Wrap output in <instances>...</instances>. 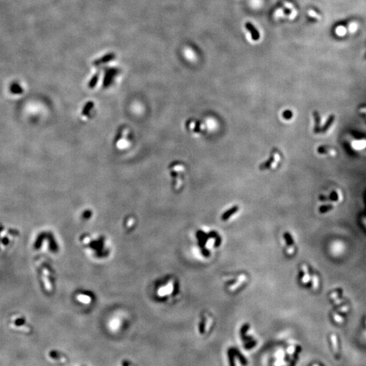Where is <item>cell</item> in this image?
<instances>
[{"label":"cell","mask_w":366,"mask_h":366,"mask_svg":"<svg viewBox=\"0 0 366 366\" xmlns=\"http://www.w3.org/2000/svg\"><path fill=\"white\" fill-rule=\"evenodd\" d=\"M119 69L116 68H107L105 71V75L103 82V86L105 87L109 86L111 84L113 77L119 73Z\"/></svg>","instance_id":"obj_1"},{"label":"cell","mask_w":366,"mask_h":366,"mask_svg":"<svg viewBox=\"0 0 366 366\" xmlns=\"http://www.w3.org/2000/svg\"><path fill=\"white\" fill-rule=\"evenodd\" d=\"M115 54L114 53H108L107 54H105V56H103L102 57H101L100 58H98V59H96V60H94L93 62V64L94 66H99L100 64L107 63V62H109L111 60H113V59H115Z\"/></svg>","instance_id":"obj_2"},{"label":"cell","mask_w":366,"mask_h":366,"mask_svg":"<svg viewBox=\"0 0 366 366\" xmlns=\"http://www.w3.org/2000/svg\"><path fill=\"white\" fill-rule=\"evenodd\" d=\"M351 147L355 151H361L366 148V139H358L351 142Z\"/></svg>","instance_id":"obj_3"},{"label":"cell","mask_w":366,"mask_h":366,"mask_svg":"<svg viewBox=\"0 0 366 366\" xmlns=\"http://www.w3.org/2000/svg\"><path fill=\"white\" fill-rule=\"evenodd\" d=\"M246 27L249 31V32H250L251 38H252L253 40H254V41H257V40L259 39L260 34H259V31H257L256 28L251 23V22H246Z\"/></svg>","instance_id":"obj_4"},{"label":"cell","mask_w":366,"mask_h":366,"mask_svg":"<svg viewBox=\"0 0 366 366\" xmlns=\"http://www.w3.org/2000/svg\"><path fill=\"white\" fill-rule=\"evenodd\" d=\"M317 153L321 155H328L329 156L334 157L336 155L337 152H336L334 149L329 148L325 146H320L317 149Z\"/></svg>","instance_id":"obj_5"},{"label":"cell","mask_w":366,"mask_h":366,"mask_svg":"<svg viewBox=\"0 0 366 366\" xmlns=\"http://www.w3.org/2000/svg\"><path fill=\"white\" fill-rule=\"evenodd\" d=\"M197 238L199 241V247L202 249L205 247L206 242H207L208 238L210 237H209L208 234H206L201 231H199L197 232Z\"/></svg>","instance_id":"obj_6"},{"label":"cell","mask_w":366,"mask_h":366,"mask_svg":"<svg viewBox=\"0 0 366 366\" xmlns=\"http://www.w3.org/2000/svg\"><path fill=\"white\" fill-rule=\"evenodd\" d=\"M238 210H239V208H238L237 206H234V207H232L231 208H230L228 210L226 211V212L223 214V215L222 216V218H221L222 220L224 221L228 220L231 216H233V214H235V213H236L238 211Z\"/></svg>","instance_id":"obj_7"},{"label":"cell","mask_w":366,"mask_h":366,"mask_svg":"<svg viewBox=\"0 0 366 366\" xmlns=\"http://www.w3.org/2000/svg\"><path fill=\"white\" fill-rule=\"evenodd\" d=\"M342 193H341L340 191H338V190L332 191V193L329 197V199H330L331 201H340L341 200H342Z\"/></svg>","instance_id":"obj_8"},{"label":"cell","mask_w":366,"mask_h":366,"mask_svg":"<svg viewBox=\"0 0 366 366\" xmlns=\"http://www.w3.org/2000/svg\"><path fill=\"white\" fill-rule=\"evenodd\" d=\"M233 351H234V352H235V356H237V357L239 358L240 362H241V364L242 365H246L247 363H248V362H247V359L243 355H242L241 352H239V351H238L237 349H235V348H233Z\"/></svg>","instance_id":"obj_9"},{"label":"cell","mask_w":366,"mask_h":366,"mask_svg":"<svg viewBox=\"0 0 366 366\" xmlns=\"http://www.w3.org/2000/svg\"><path fill=\"white\" fill-rule=\"evenodd\" d=\"M99 77H100V72H98V73H96L95 75L92 77V79L90 81V83H89L90 87L92 88V87H95L96 84H97L98 79H99Z\"/></svg>","instance_id":"obj_10"},{"label":"cell","mask_w":366,"mask_h":366,"mask_svg":"<svg viewBox=\"0 0 366 366\" xmlns=\"http://www.w3.org/2000/svg\"><path fill=\"white\" fill-rule=\"evenodd\" d=\"M307 14H308V15L310 17H311V18H313V19H315L316 20H317V21H321V20H322V16H321L319 14H318V13L317 12H315V10H311H311H309L308 11H307Z\"/></svg>","instance_id":"obj_11"},{"label":"cell","mask_w":366,"mask_h":366,"mask_svg":"<svg viewBox=\"0 0 366 366\" xmlns=\"http://www.w3.org/2000/svg\"><path fill=\"white\" fill-rule=\"evenodd\" d=\"M227 353H228V358H229L230 365H235V361L234 360H235V355L234 351H233V348H231V349H229L228 350Z\"/></svg>","instance_id":"obj_12"},{"label":"cell","mask_w":366,"mask_h":366,"mask_svg":"<svg viewBox=\"0 0 366 366\" xmlns=\"http://www.w3.org/2000/svg\"><path fill=\"white\" fill-rule=\"evenodd\" d=\"M10 89L13 93H21L22 91L21 87L17 84H13L12 87H10Z\"/></svg>","instance_id":"obj_13"},{"label":"cell","mask_w":366,"mask_h":366,"mask_svg":"<svg viewBox=\"0 0 366 366\" xmlns=\"http://www.w3.org/2000/svg\"><path fill=\"white\" fill-rule=\"evenodd\" d=\"M346 33H347V31L344 27H338L337 29H336V33L338 36H344Z\"/></svg>","instance_id":"obj_14"},{"label":"cell","mask_w":366,"mask_h":366,"mask_svg":"<svg viewBox=\"0 0 366 366\" xmlns=\"http://www.w3.org/2000/svg\"><path fill=\"white\" fill-rule=\"evenodd\" d=\"M249 328H250V325L248 323H246L244 324L242 327L241 328V330H240V334H241V338L244 337V336H246V332L248 330Z\"/></svg>","instance_id":"obj_15"},{"label":"cell","mask_w":366,"mask_h":366,"mask_svg":"<svg viewBox=\"0 0 366 366\" xmlns=\"http://www.w3.org/2000/svg\"><path fill=\"white\" fill-rule=\"evenodd\" d=\"M256 343H257V342L256 340H250V342H248V344L245 345L244 348L246 349H248H248H252L253 347H255L256 345Z\"/></svg>","instance_id":"obj_16"},{"label":"cell","mask_w":366,"mask_h":366,"mask_svg":"<svg viewBox=\"0 0 366 366\" xmlns=\"http://www.w3.org/2000/svg\"><path fill=\"white\" fill-rule=\"evenodd\" d=\"M283 116H284V118L286 119V120H291L292 118L293 117V113L292 111H286L283 113Z\"/></svg>","instance_id":"obj_17"},{"label":"cell","mask_w":366,"mask_h":366,"mask_svg":"<svg viewBox=\"0 0 366 366\" xmlns=\"http://www.w3.org/2000/svg\"><path fill=\"white\" fill-rule=\"evenodd\" d=\"M284 6H286V8L287 9H288L290 11H292L294 10H295L294 6L293 4H292L291 3H289V2H285L284 3Z\"/></svg>","instance_id":"obj_18"},{"label":"cell","mask_w":366,"mask_h":366,"mask_svg":"<svg viewBox=\"0 0 366 366\" xmlns=\"http://www.w3.org/2000/svg\"><path fill=\"white\" fill-rule=\"evenodd\" d=\"M204 328H205V323H204V321H202L199 324V332H200V333H204Z\"/></svg>","instance_id":"obj_19"},{"label":"cell","mask_w":366,"mask_h":366,"mask_svg":"<svg viewBox=\"0 0 366 366\" xmlns=\"http://www.w3.org/2000/svg\"><path fill=\"white\" fill-rule=\"evenodd\" d=\"M201 253H202V254H203L204 256H206V257L209 256H210V251H209L208 250H207V249H206V248H202Z\"/></svg>","instance_id":"obj_20"},{"label":"cell","mask_w":366,"mask_h":366,"mask_svg":"<svg viewBox=\"0 0 366 366\" xmlns=\"http://www.w3.org/2000/svg\"><path fill=\"white\" fill-rule=\"evenodd\" d=\"M221 244V238L218 236L217 238H216L214 247L215 248H218V247Z\"/></svg>","instance_id":"obj_21"},{"label":"cell","mask_w":366,"mask_h":366,"mask_svg":"<svg viewBox=\"0 0 366 366\" xmlns=\"http://www.w3.org/2000/svg\"><path fill=\"white\" fill-rule=\"evenodd\" d=\"M208 235H209V237H210V238H217L219 236V235H218V233H216L215 231H212V232H210L208 234Z\"/></svg>","instance_id":"obj_22"}]
</instances>
